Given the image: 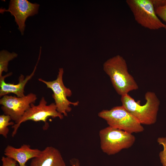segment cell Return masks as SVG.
<instances>
[{"mask_svg":"<svg viewBox=\"0 0 166 166\" xmlns=\"http://www.w3.org/2000/svg\"><path fill=\"white\" fill-rule=\"evenodd\" d=\"M145 103L141 105L128 94L121 96L122 105L142 124L151 125L157 120L160 101L155 93L148 91L144 95Z\"/></svg>","mask_w":166,"mask_h":166,"instance_id":"2","label":"cell"},{"mask_svg":"<svg viewBox=\"0 0 166 166\" xmlns=\"http://www.w3.org/2000/svg\"><path fill=\"white\" fill-rule=\"evenodd\" d=\"M37 98L36 95L33 93L21 97L6 95L0 100V104L2 105L1 109L4 114L10 116L11 120L16 123L30 107V104L35 103Z\"/></svg>","mask_w":166,"mask_h":166,"instance_id":"8","label":"cell"},{"mask_svg":"<svg viewBox=\"0 0 166 166\" xmlns=\"http://www.w3.org/2000/svg\"><path fill=\"white\" fill-rule=\"evenodd\" d=\"M30 166H66L61 152L56 148L48 146L39 156L32 159Z\"/></svg>","mask_w":166,"mask_h":166,"instance_id":"11","label":"cell"},{"mask_svg":"<svg viewBox=\"0 0 166 166\" xmlns=\"http://www.w3.org/2000/svg\"><path fill=\"white\" fill-rule=\"evenodd\" d=\"M72 166H80L79 164H78V163H77L76 164H72Z\"/></svg>","mask_w":166,"mask_h":166,"instance_id":"19","label":"cell"},{"mask_svg":"<svg viewBox=\"0 0 166 166\" xmlns=\"http://www.w3.org/2000/svg\"><path fill=\"white\" fill-rule=\"evenodd\" d=\"M2 162V166H16L17 161L14 160L6 156H2L1 159Z\"/></svg>","mask_w":166,"mask_h":166,"instance_id":"17","label":"cell"},{"mask_svg":"<svg viewBox=\"0 0 166 166\" xmlns=\"http://www.w3.org/2000/svg\"><path fill=\"white\" fill-rule=\"evenodd\" d=\"M103 69L119 95L128 94L138 89L137 83L128 71L126 60L121 55H116L106 60L103 64Z\"/></svg>","mask_w":166,"mask_h":166,"instance_id":"1","label":"cell"},{"mask_svg":"<svg viewBox=\"0 0 166 166\" xmlns=\"http://www.w3.org/2000/svg\"><path fill=\"white\" fill-rule=\"evenodd\" d=\"M39 6L38 4L33 3L27 0H11L8 9L1 8L0 12L2 14L5 12H9L14 16L18 29L23 35L27 18L38 13Z\"/></svg>","mask_w":166,"mask_h":166,"instance_id":"9","label":"cell"},{"mask_svg":"<svg viewBox=\"0 0 166 166\" xmlns=\"http://www.w3.org/2000/svg\"><path fill=\"white\" fill-rule=\"evenodd\" d=\"M47 104V102L44 97H42L38 105H35L34 103L31 104L30 107L22 117L12 126L13 129L12 136L14 137L16 134L21 124L27 121H43L45 123L44 128L46 129L49 126V124L47 122V119L49 117H58L61 120L63 118L64 115L57 111L54 103L48 105Z\"/></svg>","mask_w":166,"mask_h":166,"instance_id":"6","label":"cell"},{"mask_svg":"<svg viewBox=\"0 0 166 166\" xmlns=\"http://www.w3.org/2000/svg\"><path fill=\"white\" fill-rule=\"evenodd\" d=\"M155 9L157 16L165 22L166 25V5Z\"/></svg>","mask_w":166,"mask_h":166,"instance_id":"16","label":"cell"},{"mask_svg":"<svg viewBox=\"0 0 166 166\" xmlns=\"http://www.w3.org/2000/svg\"><path fill=\"white\" fill-rule=\"evenodd\" d=\"M98 115L105 120L109 126L130 133L141 132L144 130L139 121L122 105L110 110H103Z\"/></svg>","mask_w":166,"mask_h":166,"instance_id":"3","label":"cell"},{"mask_svg":"<svg viewBox=\"0 0 166 166\" xmlns=\"http://www.w3.org/2000/svg\"><path fill=\"white\" fill-rule=\"evenodd\" d=\"M157 142L159 145L163 146V150L160 152L159 156L163 166H166V137L158 138Z\"/></svg>","mask_w":166,"mask_h":166,"instance_id":"15","label":"cell"},{"mask_svg":"<svg viewBox=\"0 0 166 166\" xmlns=\"http://www.w3.org/2000/svg\"><path fill=\"white\" fill-rule=\"evenodd\" d=\"M64 69L60 68L56 79L51 81H46L39 78V81L44 83L47 87L51 89L53 92L52 96L54 99L57 111L65 116H67V113L70 112L72 108L71 105L77 106L79 102L69 101L67 98L72 95V92L69 88L64 85L63 80Z\"/></svg>","mask_w":166,"mask_h":166,"instance_id":"7","label":"cell"},{"mask_svg":"<svg viewBox=\"0 0 166 166\" xmlns=\"http://www.w3.org/2000/svg\"><path fill=\"white\" fill-rule=\"evenodd\" d=\"M18 56V54L14 52L10 53L7 50H2L0 52V77L3 72L8 71V66L9 62Z\"/></svg>","mask_w":166,"mask_h":166,"instance_id":"13","label":"cell"},{"mask_svg":"<svg viewBox=\"0 0 166 166\" xmlns=\"http://www.w3.org/2000/svg\"><path fill=\"white\" fill-rule=\"evenodd\" d=\"M11 120V119L9 115L4 114L0 115V134L5 138H7L9 131L8 127L15 124L14 122L10 121Z\"/></svg>","mask_w":166,"mask_h":166,"instance_id":"14","label":"cell"},{"mask_svg":"<svg viewBox=\"0 0 166 166\" xmlns=\"http://www.w3.org/2000/svg\"><path fill=\"white\" fill-rule=\"evenodd\" d=\"M126 3L136 22L142 26L151 30L161 28L166 25L159 19L151 0H127Z\"/></svg>","mask_w":166,"mask_h":166,"instance_id":"5","label":"cell"},{"mask_svg":"<svg viewBox=\"0 0 166 166\" xmlns=\"http://www.w3.org/2000/svg\"><path fill=\"white\" fill-rule=\"evenodd\" d=\"M42 151L38 149H32L28 144H23L18 148L8 145L5 148L4 154L6 156L18 162L19 166H27L28 160L40 155Z\"/></svg>","mask_w":166,"mask_h":166,"instance_id":"12","label":"cell"},{"mask_svg":"<svg viewBox=\"0 0 166 166\" xmlns=\"http://www.w3.org/2000/svg\"><path fill=\"white\" fill-rule=\"evenodd\" d=\"M101 148L108 155L115 154L131 147L136 140L132 134L109 126L99 132Z\"/></svg>","mask_w":166,"mask_h":166,"instance_id":"4","label":"cell"},{"mask_svg":"<svg viewBox=\"0 0 166 166\" xmlns=\"http://www.w3.org/2000/svg\"><path fill=\"white\" fill-rule=\"evenodd\" d=\"M42 47H40L38 58L34 69L30 74L27 75L25 77L24 75L21 74L18 78V82L17 84L14 83H7L5 79L6 77L11 76L12 73L10 72L0 77V97L13 93L19 97H22L25 95L24 94L25 87L28 82L34 76L37 67L38 63L41 54Z\"/></svg>","mask_w":166,"mask_h":166,"instance_id":"10","label":"cell"},{"mask_svg":"<svg viewBox=\"0 0 166 166\" xmlns=\"http://www.w3.org/2000/svg\"><path fill=\"white\" fill-rule=\"evenodd\" d=\"M155 8L166 5V0H151Z\"/></svg>","mask_w":166,"mask_h":166,"instance_id":"18","label":"cell"}]
</instances>
